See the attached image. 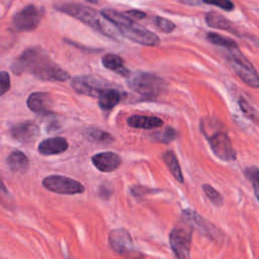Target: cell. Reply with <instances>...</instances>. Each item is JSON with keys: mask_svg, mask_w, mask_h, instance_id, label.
Returning <instances> with one entry per match:
<instances>
[{"mask_svg": "<svg viewBox=\"0 0 259 259\" xmlns=\"http://www.w3.org/2000/svg\"><path fill=\"white\" fill-rule=\"evenodd\" d=\"M11 70L14 74L30 73L45 81H66L70 78L67 71L56 64L50 56L38 47L23 51L13 62Z\"/></svg>", "mask_w": 259, "mask_h": 259, "instance_id": "obj_1", "label": "cell"}, {"mask_svg": "<svg viewBox=\"0 0 259 259\" xmlns=\"http://www.w3.org/2000/svg\"><path fill=\"white\" fill-rule=\"evenodd\" d=\"M102 15L107 18L126 38L143 46L155 47L160 44V38L157 34L137 23L125 13H120L116 10L105 8L101 10Z\"/></svg>", "mask_w": 259, "mask_h": 259, "instance_id": "obj_2", "label": "cell"}, {"mask_svg": "<svg viewBox=\"0 0 259 259\" xmlns=\"http://www.w3.org/2000/svg\"><path fill=\"white\" fill-rule=\"evenodd\" d=\"M55 9L80 20L81 22L90 26L94 30L108 37L117 39L118 33L113 28L114 25L107 18H105L102 15V13H98L96 10L88 6L78 4V3L67 2V3L56 4Z\"/></svg>", "mask_w": 259, "mask_h": 259, "instance_id": "obj_3", "label": "cell"}, {"mask_svg": "<svg viewBox=\"0 0 259 259\" xmlns=\"http://www.w3.org/2000/svg\"><path fill=\"white\" fill-rule=\"evenodd\" d=\"M128 76V87L144 97H157L167 86L161 77L152 73L137 72Z\"/></svg>", "mask_w": 259, "mask_h": 259, "instance_id": "obj_4", "label": "cell"}, {"mask_svg": "<svg viewBox=\"0 0 259 259\" xmlns=\"http://www.w3.org/2000/svg\"><path fill=\"white\" fill-rule=\"evenodd\" d=\"M228 60L240 79L252 88H259V74L253 64L239 51L229 49Z\"/></svg>", "mask_w": 259, "mask_h": 259, "instance_id": "obj_5", "label": "cell"}, {"mask_svg": "<svg viewBox=\"0 0 259 259\" xmlns=\"http://www.w3.org/2000/svg\"><path fill=\"white\" fill-rule=\"evenodd\" d=\"M45 15V9L29 4L17 11L11 18L9 29L15 32L31 31L41 22Z\"/></svg>", "mask_w": 259, "mask_h": 259, "instance_id": "obj_6", "label": "cell"}, {"mask_svg": "<svg viewBox=\"0 0 259 259\" xmlns=\"http://www.w3.org/2000/svg\"><path fill=\"white\" fill-rule=\"evenodd\" d=\"M41 183L46 189L59 194L72 195L82 193L85 190L84 185L79 181L62 175L47 176Z\"/></svg>", "mask_w": 259, "mask_h": 259, "instance_id": "obj_7", "label": "cell"}, {"mask_svg": "<svg viewBox=\"0 0 259 259\" xmlns=\"http://www.w3.org/2000/svg\"><path fill=\"white\" fill-rule=\"evenodd\" d=\"M212 153L225 162L236 160L237 154L229 136L223 131H217L207 137Z\"/></svg>", "mask_w": 259, "mask_h": 259, "instance_id": "obj_8", "label": "cell"}, {"mask_svg": "<svg viewBox=\"0 0 259 259\" xmlns=\"http://www.w3.org/2000/svg\"><path fill=\"white\" fill-rule=\"evenodd\" d=\"M107 85L106 81L91 75H80L71 80V86L76 92L92 97H98Z\"/></svg>", "mask_w": 259, "mask_h": 259, "instance_id": "obj_9", "label": "cell"}, {"mask_svg": "<svg viewBox=\"0 0 259 259\" xmlns=\"http://www.w3.org/2000/svg\"><path fill=\"white\" fill-rule=\"evenodd\" d=\"M192 235L191 231L186 228H174L169 235V242L174 255L180 259L190 257Z\"/></svg>", "mask_w": 259, "mask_h": 259, "instance_id": "obj_10", "label": "cell"}, {"mask_svg": "<svg viewBox=\"0 0 259 259\" xmlns=\"http://www.w3.org/2000/svg\"><path fill=\"white\" fill-rule=\"evenodd\" d=\"M108 243L111 250L120 255H126L134 251V242L125 229H114L109 232Z\"/></svg>", "mask_w": 259, "mask_h": 259, "instance_id": "obj_11", "label": "cell"}, {"mask_svg": "<svg viewBox=\"0 0 259 259\" xmlns=\"http://www.w3.org/2000/svg\"><path fill=\"white\" fill-rule=\"evenodd\" d=\"M9 134L14 140L26 144L33 142L38 137L39 128L35 122L27 120L18 122L11 126Z\"/></svg>", "mask_w": 259, "mask_h": 259, "instance_id": "obj_12", "label": "cell"}, {"mask_svg": "<svg viewBox=\"0 0 259 259\" xmlns=\"http://www.w3.org/2000/svg\"><path fill=\"white\" fill-rule=\"evenodd\" d=\"M183 218L187 224L195 227L196 229H198L201 233H203L208 238L214 240L219 237V231L217 230V228L214 226H212L210 223H208L207 221H205L203 218H201L194 210L184 209Z\"/></svg>", "mask_w": 259, "mask_h": 259, "instance_id": "obj_13", "label": "cell"}, {"mask_svg": "<svg viewBox=\"0 0 259 259\" xmlns=\"http://www.w3.org/2000/svg\"><path fill=\"white\" fill-rule=\"evenodd\" d=\"M93 165L101 172H112L121 165V158L113 152H101L92 156Z\"/></svg>", "mask_w": 259, "mask_h": 259, "instance_id": "obj_14", "label": "cell"}, {"mask_svg": "<svg viewBox=\"0 0 259 259\" xmlns=\"http://www.w3.org/2000/svg\"><path fill=\"white\" fill-rule=\"evenodd\" d=\"M68 142L65 138L54 137L41 141L37 147V151L45 156L58 155L65 152L68 149Z\"/></svg>", "mask_w": 259, "mask_h": 259, "instance_id": "obj_15", "label": "cell"}, {"mask_svg": "<svg viewBox=\"0 0 259 259\" xmlns=\"http://www.w3.org/2000/svg\"><path fill=\"white\" fill-rule=\"evenodd\" d=\"M26 104L31 111L38 114H46L50 112L52 98L48 93L33 92L27 97Z\"/></svg>", "mask_w": 259, "mask_h": 259, "instance_id": "obj_16", "label": "cell"}, {"mask_svg": "<svg viewBox=\"0 0 259 259\" xmlns=\"http://www.w3.org/2000/svg\"><path fill=\"white\" fill-rule=\"evenodd\" d=\"M127 124L135 128L154 130L163 125V120L157 116L135 114L127 118Z\"/></svg>", "mask_w": 259, "mask_h": 259, "instance_id": "obj_17", "label": "cell"}, {"mask_svg": "<svg viewBox=\"0 0 259 259\" xmlns=\"http://www.w3.org/2000/svg\"><path fill=\"white\" fill-rule=\"evenodd\" d=\"M205 22L210 27L223 29V30L232 32L234 34L240 35V33L237 30V28L235 27V25L229 19H227L225 16H223L222 14H219L214 11H210L205 14Z\"/></svg>", "mask_w": 259, "mask_h": 259, "instance_id": "obj_18", "label": "cell"}, {"mask_svg": "<svg viewBox=\"0 0 259 259\" xmlns=\"http://www.w3.org/2000/svg\"><path fill=\"white\" fill-rule=\"evenodd\" d=\"M121 98L122 94L118 90L105 88L98 96V105L103 110H110L119 103Z\"/></svg>", "mask_w": 259, "mask_h": 259, "instance_id": "obj_19", "label": "cell"}, {"mask_svg": "<svg viewBox=\"0 0 259 259\" xmlns=\"http://www.w3.org/2000/svg\"><path fill=\"white\" fill-rule=\"evenodd\" d=\"M7 166L14 173H23L28 167L29 161L27 156L21 151H13L6 159Z\"/></svg>", "mask_w": 259, "mask_h": 259, "instance_id": "obj_20", "label": "cell"}, {"mask_svg": "<svg viewBox=\"0 0 259 259\" xmlns=\"http://www.w3.org/2000/svg\"><path fill=\"white\" fill-rule=\"evenodd\" d=\"M102 65L110 71H114L123 76H128L130 72L124 68L122 59L115 54H106L102 57Z\"/></svg>", "mask_w": 259, "mask_h": 259, "instance_id": "obj_21", "label": "cell"}, {"mask_svg": "<svg viewBox=\"0 0 259 259\" xmlns=\"http://www.w3.org/2000/svg\"><path fill=\"white\" fill-rule=\"evenodd\" d=\"M162 159L164 160L166 166L168 167L169 171L173 175V177L180 183L183 182V174L180 168V165L178 163L176 155L172 151H166L162 155Z\"/></svg>", "mask_w": 259, "mask_h": 259, "instance_id": "obj_22", "label": "cell"}, {"mask_svg": "<svg viewBox=\"0 0 259 259\" xmlns=\"http://www.w3.org/2000/svg\"><path fill=\"white\" fill-rule=\"evenodd\" d=\"M206 38L211 44H213L215 46H219V47L226 48L227 50L238 48V44L234 39H232L230 37H227V36H224V35H221V34L215 33V32H208L206 34Z\"/></svg>", "mask_w": 259, "mask_h": 259, "instance_id": "obj_23", "label": "cell"}, {"mask_svg": "<svg viewBox=\"0 0 259 259\" xmlns=\"http://www.w3.org/2000/svg\"><path fill=\"white\" fill-rule=\"evenodd\" d=\"M87 136L90 140H92L94 142H98V143L108 144L113 141V137L109 133L104 132L99 128H88Z\"/></svg>", "mask_w": 259, "mask_h": 259, "instance_id": "obj_24", "label": "cell"}, {"mask_svg": "<svg viewBox=\"0 0 259 259\" xmlns=\"http://www.w3.org/2000/svg\"><path fill=\"white\" fill-rule=\"evenodd\" d=\"M245 176L251 182L254 194L259 201V169L257 167H248L245 169Z\"/></svg>", "mask_w": 259, "mask_h": 259, "instance_id": "obj_25", "label": "cell"}, {"mask_svg": "<svg viewBox=\"0 0 259 259\" xmlns=\"http://www.w3.org/2000/svg\"><path fill=\"white\" fill-rule=\"evenodd\" d=\"M239 105H240L242 112L249 119H251L254 122H259V114H258L257 110L244 97L239 98Z\"/></svg>", "mask_w": 259, "mask_h": 259, "instance_id": "obj_26", "label": "cell"}, {"mask_svg": "<svg viewBox=\"0 0 259 259\" xmlns=\"http://www.w3.org/2000/svg\"><path fill=\"white\" fill-rule=\"evenodd\" d=\"M202 190L204 192V194L206 195V197L217 206L219 205H222L223 204V201H224V198L222 196V194L217 190L214 189L211 185L209 184H203L202 185Z\"/></svg>", "mask_w": 259, "mask_h": 259, "instance_id": "obj_27", "label": "cell"}, {"mask_svg": "<svg viewBox=\"0 0 259 259\" xmlns=\"http://www.w3.org/2000/svg\"><path fill=\"white\" fill-rule=\"evenodd\" d=\"M154 140L162 143H170L177 137V132L172 127H167L163 132H158L154 136Z\"/></svg>", "mask_w": 259, "mask_h": 259, "instance_id": "obj_28", "label": "cell"}, {"mask_svg": "<svg viewBox=\"0 0 259 259\" xmlns=\"http://www.w3.org/2000/svg\"><path fill=\"white\" fill-rule=\"evenodd\" d=\"M154 21H155L156 26H157L161 31H163V32H165V33H170V32H172V31L175 29V27H176V25L174 24V22H172L171 20H169V19H167V18H165V17L156 16Z\"/></svg>", "mask_w": 259, "mask_h": 259, "instance_id": "obj_29", "label": "cell"}, {"mask_svg": "<svg viewBox=\"0 0 259 259\" xmlns=\"http://www.w3.org/2000/svg\"><path fill=\"white\" fill-rule=\"evenodd\" d=\"M202 2L209 5H214L226 11H231L234 9V3L231 0H202Z\"/></svg>", "mask_w": 259, "mask_h": 259, "instance_id": "obj_30", "label": "cell"}, {"mask_svg": "<svg viewBox=\"0 0 259 259\" xmlns=\"http://www.w3.org/2000/svg\"><path fill=\"white\" fill-rule=\"evenodd\" d=\"M0 86H1V95L6 93L10 88V77L6 71L0 73Z\"/></svg>", "mask_w": 259, "mask_h": 259, "instance_id": "obj_31", "label": "cell"}, {"mask_svg": "<svg viewBox=\"0 0 259 259\" xmlns=\"http://www.w3.org/2000/svg\"><path fill=\"white\" fill-rule=\"evenodd\" d=\"M126 15H128L131 18H136V19H143L147 16V14L143 11H140V10H128V11H125L124 12Z\"/></svg>", "mask_w": 259, "mask_h": 259, "instance_id": "obj_32", "label": "cell"}, {"mask_svg": "<svg viewBox=\"0 0 259 259\" xmlns=\"http://www.w3.org/2000/svg\"><path fill=\"white\" fill-rule=\"evenodd\" d=\"M112 190L110 189V187L105 186V185H101L100 189H99V195L103 198V199H107L111 196Z\"/></svg>", "mask_w": 259, "mask_h": 259, "instance_id": "obj_33", "label": "cell"}, {"mask_svg": "<svg viewBox=\"0 0 259 259\" xmlns=\"http://www.w3.org/2000/svg\"><path fill=\"white\" fill-rule=\"evenodd\" d=\"M178 1H180L181 3L186 4V5H192V6H194V5H199V3H200L202 0H178Z\"/></svg>", "mask_w": 259, "mask_h": 259, "instance_id": "obj_34", "label": "cell"}]
</instances>
